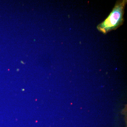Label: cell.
<instances>
[{
    "mask_svg": "<svg viewBox=\"0 0 127 127\" xmlns=\"http://www.w3.org/2000/svg\"><path fill=\"white\" fill-rule=\"evenodd\" d=\"M127 0L118 1L108 16L97 27V30L104 34L117 30L123 24L124 10Z\"/></svg>",
    "mask_w": 127,
    "mask_h": 127,
    "instance_id": "6da1fadb",
    "label": "cell"
}]
</instances>
